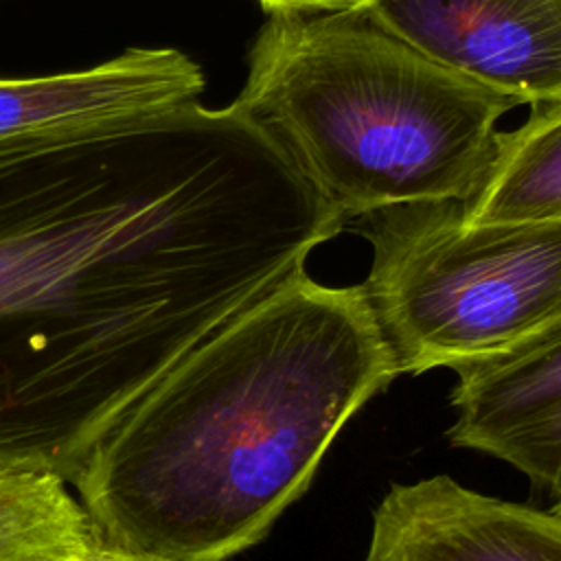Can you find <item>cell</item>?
Segmentation results:
<instances>
[{
  "label": "cell",
  "mask_w": 561,
  "mask_h": 561,
  "mask_svg": "<svg viewBox=\"0 0 561 561\" xmlns=\"http://www.w3.org/2000/svg\"><path fill=\"white\" fill-rule=\"evenodd\" d=\"M364 561H561V515L449 476L392 484L373 513Z\"/></svg>",
  "instance_id": "obj_7"
},
{
  "label": "cell",
  "mask_w": 561,
  "mask_h": 561,
  "mask_svg": "<svg viewBox=\"0 0 561 561\" xmlns=\"http://www.w3.org/2000/svg\"><path fill=\"white\" fill-rule=\"evenodd\" d=\"M265 11L274 13H362L375 7L379 0H259Z\"/></svg>",
  "instance_id": "obj_11"
},
{
  "label": "cell",
  "mask_w": 561,
  "mask_h": 561,
  "mask_svg": "<svg viewBox=\"0 0 561 561\" xmlns=\"http://www.w3.org/2000/svg\"><path fill=\"white\" fill-rule=\"evenodd\" d=\"M346 224L237 105L0 140V467L72 484L167 370Z\"/></svg>",
  "instance_id": "obj_1"
},
{
  "label": "cell",
  "mask_w": 561,
  "mask_h": 561,
  "mask_svg": "<svg viewBox=\"0 0 561 561\" xmlns=\"http://www.w3.org/2000/svg\"><path fill=\"white\" fill-rule=\"evenodd\" d=\"M202 68L175 48H129L88 70L0 79V140L195 103Z\"/></svg>",
  "instance_id": "obj_8"
},
{
  "label": "cell",
  "mask_w": 561,
  "mask_h": 561,
  "mask_svg": "<svg viewBox=\"0 0 561 561\" xmlns=\"http://www.w3.org/2000/svg\"><path fill=\"white\" fill-rule=\"evenodd\" d=\"M399 377L359 285L294 270L195 348L72 480L99 546L226 561L311 484L329 445Z\"/></svg>",
  "instance_id": "obj_2"
},
{
  "label": "cell",
  "mask_w": 561,
  "mask_h": 561,
  "mask_svg": "<svg viewBox=\"0 0 561 561\" xmlns=\"http://www.w3.org/2000/svg\"><path fill=\"white\" fill-rule=\"evenodd\" d=\"M239 110L270 127L346 221L480 188L517 105L381 28L366 11L274 13Z\"/></svg>",
  "instance_id": "obj_3"
},
{
  "label": "cell",
  "mask_w": 561,
  "mask_h": 561,
  "mask_svg": "<svg viewBox=\"0 0 561 561\" xmlns=\"http://www.w3.org/2000/svg\"><path fill=\"white\" fill-rule=\"evenodd\" d=\"M359 283L399 375L458 368L561 318V221H465V202L368 213Z\"/></svg>",
  "instance_id": "obj_4"
},
{
  "label": "cell",
  "mask_w": 561,
  "mask_h": 561,
  "mask_svg": "<svg viewBox=\"0 0 561 561\" xmlns=\"http://www.w3.org/2000/svg\"><path fill=\"white\" fill-rule=\"evenodd\" d=\"M366 13L430 59L524 105L561 101V0H379Z\"/></svg>",
  "instance_id": "obj_5"
},
{
  "label": "cell",
  "mask_w": 561,
  "mask_h": 561,
  "mask_svg": "<svg viewBox=\"0 0 561 561\" xmlns=\"http://www.w3.org/2000/svg\"><path fill=\"white\" fill-rule=\"evenodd\" d=\"M94 546L90 519L66 480L0 467V561H70Z\"/></svg>",
  "instance_id": "obj_10"
},
{
  "label": "cell",
  "mask_w": 561,
  "mask_h": 561,
  "mask_svg": "<svg viewBox=\"0 0 561 561\" xmlns=\"http://www.w3.org/2000/svg\"><path fill=\"white\" fill-rule=\"evenodd\" d=\"M70 561H167V559H156V557H145V554H129L121 550H112L105 546H94L88 554L70 559Z\"/></svg>",
  "instance_id": "obj_12"
},
{
  "label": "cell",
  "mask_w": 561,
  "mask_h": 561,
  "mask_svg": "<svg viewBox=\"0 0 561 561\" xmlns=\"http://www.w3.org/2000/svg\"><path fill=\"white\" fill-rule=\"evenodd\" d=\"M465 221H561V101L535 105L524 125L497 134L493 162L465 202Z\"/></svg>",
  "instance_id": "obj_9"
},
{
  "label": "cell",
  "mask_w": 561,
  "mask_h": 561,
  "mask_svg": "<svg viewBox=\"0 0 561 561\" xmlns=\"http://www.w3.org/2000/svg\"><path fill=\"white\" fill-rule=\"evenodd\" d=\"M552 511H554V513H559V515H561V506H552Z\"/></svg>",
  "instance_id": "obj_13"
},
{
  "label": "cell",
  "mask_w": 561,
  "mask_h": 561,
  "mask_svg": "<svg viewBox=\"0 0 561 561\" xmlns=\"http://www.w3.org/2000/svg\"><path fill=\"white\" fill-rule=\"evenodd\" d=\"M454 370L447 440L515 467L561 506V318Z\"/></svg>",
  "instance_id": "obj_6"
}]
</instances>
